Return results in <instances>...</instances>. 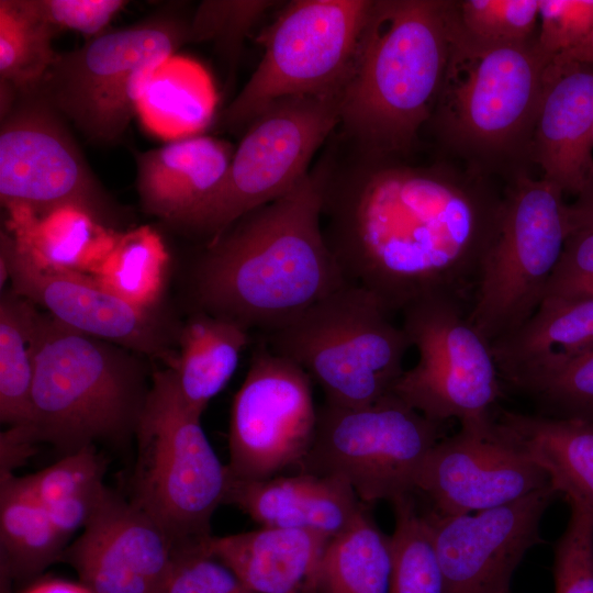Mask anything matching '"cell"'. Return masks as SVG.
Listing matches in <instances>:
<instances>
[{
    "label": "cell",
    "mask_w": 593,
    "mask_h": 593,
    "mask_svg": "<svg viewBox=\"0 0 593 593\" xmlns=\"http://www.w3.org/2000/svg\"><path fill=\"white\" fill-rule=\"evenodd\" d=\"M210 102L200 76L189 60L171 56L154 71L137 114L156 135L178 139L190 136L208 119Z\"/></svg>",
    "instance_id": "obj_33"
},
{
    "label": "cell",
    "mask_w": 593,
    "mask_h": 593,
    "mask_svg": "<svg viewBox=\"0 0 593 593\" xmlns=\"http://www.w3.org/2000/svg\"><path fill=\"white\" fill-rule=\"evenodd\" d=\"M451 0H372L339 93V125L357 152L409 157L441 87Z\"/></svg>",
    "instance_id": "obj_3"
},
{
    "label": "cell",
    "mask_w": 593,
    "mask_h": 593,
    "mask_svg": "<svg viewBox=\"0 0 593 593\" xmlns=\"http://www.w3.org/2000/svg\"><path fill=\"white\" fill-rule=\"evenodd\" d=\"M538 47L551 59L579 44L593 27V0H539Z\"/></svg>",
    "instance_id": "obj_40"
},
{
    "label": "cell",
    "mask_w": 593,
    "mask_h": 593,
    "mask_svg": "<svg viewBox=\"0 0 593 593\" xmlns=\"http://www.w3.org/2000/svg\"><path fill=\"white\" fill-rule=\"evenodd\" d=\"M34 444L21 427H9L0 435V475L11 474L34 454Z\"/></svg>",
    "instance_id": "obj_44"
},
{
    "label": "cell",
    "mask_w": 593,
    "mask_h": 593,
    "mask_svg": "<svg viewBox=\"0 0 593 593\" xmlns=\"http://www.w3.org/2000/svg\"><path fill=\"white\" fill-rule=\"evenodd\" d=\"M190 16L169 4L57 53L36 89L96 145L119 142L156 68L189 40Z\"/></svg>",
    "instance_id": "obj_6"
},
{
    "label": "cell",
    "mask_w": 593,
    "mask_h": 593,
    "mask_svg": "<svg viewBox=\"0 0 593 593\" xmlns=\"http://www.w3.org/2000/svg\"><path fill=\"white\" fill-rule=\"evenodd\" d=\"M164 593H255L200 547L176 552Z\"/></svg>",
    "instance_id": "obj_41"
},
{
    "label": "cell",
    "mask_w": 593,
    "mask_h": 593,
    "mask_svg": "<svg viewBox=\"0 0 593 593\" xmlns=\"http://www.w3.org/2000/svg\"><path fill=\"white\" fill-rule=\"evenodd\" d=\"M0 282L69 328L120 345L136 354L175 360L180 325L170 327L156 311L134 306L92 277L51 267L14 235L0 234Z\"/></svg>",
    "instance_id": "obj_16"
},
{
    "label": "cell",
    "mask_w": 593,
    "mask_h": 593,
    "mask_svg": "<svg viewBox=\"0 0 593 593\" xmlns=\"http://www.w3.org/2000/svg\"><path fill=\"white\" fill-rule=\"evenodd\" d=\"M569 235L578 231H593V181L571 204H566Z\"/></svg>",
    "instance_id": "obj_45"
},
{
    "label": "cell",
    "mask_w": 593,
    "mask_h": 593,
    "mask_svg": "<svg viewBox=\"0 0 593 593\" xmlns=\"http://www.w3.org/2000/svg\"><path fill=\"white\" fill-rule=\"evenodd\" d=\"M593 347V295L545 298L532 316L491 350L500 377L513 385L551 360Z\"/></svg>",
    "instance_id": "obj_25"
},
{
    "label": "cell",
    "mask_w": 593,
    "mask_h": 593,
    "mask_svg": "<svg viewBox=\"0 0 593 593\" xmlns=\"http://www.w3.org/2000/svg\"><path fill=\"white\" fill-rule=\"evenodd\" d=\"M322 204L321 164L208 239L189 275L192 309L266 334L345 286L323 234Z\"/></svg>",
    "instance_id": "obj_2"
},
{
    "label": "cell",
    "mask_w": 593,
    "mask_h": 593,
    "mask_svg": "<svg viewBox=\"0 0 593 593\" xmlns=\"http://www.w3.org/2000/svg\"><path fill=\"white\" fill-rule=\"evenodd\" d=\"M32 414L34 444L63 456L134 436L152 379L134 351L67 327L38 312Z\"/></svg>",
    "instance_id": "obj_5"
},
{
    "label": "cell",
    "mask_w": 593,
    "mask_h": 593,
    "mask_svg": "<svg viewBox=\"0 0 593 593\" xmlns=\"http://www.w3.org/2000/svg\"><path fill=\"white\" fill-rule=\"evenodd\" d=\"M22 593H92L82 583H74L61 579H49L37 582Z\"/></svg>",
    "instance_id": "obj_47"
},
{
    "label": "cell",
    "mask_w": 593,
    "mask_h": 593,
    "mask_svg": "<svg viewBox=\"0 0 593 593\" xmlns=\"http://www.w3.org/2000/svg\"><path fill=\"white\" fill-rule=\"evenodd\" d=\"M105 467L96 445H89L23 480L52 522L71 537L96 517L113 492L104 484Z\"/></svg>",
    "instance_id": "obj_28"
},
{
    "label": "cell",
    "mask_w": 593,
    "mask_h": 593,
    "mask_svg": "<svg viewBox=\"0 0 593 593\" xmlns=\"http://www.w3.org/2000/svg\"><path fill=\"white\" fill-rule=\"evenodd\" d=\"M457 29L483 46L524 44L537 38L539 0H452Z\"/></svg>",
    "instance_id": "obj_37"
},
{
    "label": "cell",
    "mask_w": 593,
    "mask_h": 593,
    "mask_svg": "<svg viewBox=\"0 0 593 593\" xmlns=\"http://www.w3.org/2000/svg\"><path fill=\"white\" fill-rule=\"evenodd\" d=\"M331 540L304 530L260 527L212 535L200 548L255 593H320L322 563Z\"/></svg>",
    "instance_id": "obj_23"
},
{
    "label": "cell",
    "mask_w": 593,
    "mask_h": 593,
    "mask_svg": "<svg viewBox=\"0 0 593 593\" xmlns=\"http://www.w3.org/2000/svg\"><path fill=\"white\" fill-rule=\"evenodd\" d=\"M357 155L344 172L322 165V228L345 282L392 313L474 288L501 219L494 178L460 163Z\"/></svg>",
    "instance_id": "obj_1"
},
{
    "label": "cell",
    "mask_w": 593,
    "mask_h": 593,
    "mask_svg": "<svg viewBox=\"0 0 593 593\" xmlns=\"http://www.w3.org/2000/svg\"><path fill=\"white\" fill-rule=\"evenodd\" d=\"M402 328L417 350L392 393L429 419L489 426L501 395L491 344L465 316L459 299L434 294L402 310Z\"/></svg>",
    "instance_id": "obj_13"
},
{
    "label": "cell",
    "mask_w": 593,
    "mask_h": 593,
    "mask_svg": "<svg viewBox=\"0 0 593 593\" xmlns=\"http://www.w3.org/2000/svg\"><path fill=\"white\" fill-rule=\"evenodd\" d=\"M391 571V537L365 508L349 529L328 544L320 593H389Z\"/></svg>",
    "instance_id": "obj_30"
},
{
    "label": "cell",
    "mask_w": 593,
    "mask_h": 593,
    "mask_svg": "<svg viewBox=\"0 0 593 593\" xmlns=\"http://www.w3.org/2000/svg\"><path fill=\"white\" fill-rule=\"evenodd\" d=\"M249 333L233 321L198 309H192L180 324L176 358L167 369L190 411L201 416L209 402L226 387L250 342Z\"/></svg>",
    "instance_id": "obj_26"
},
{
    "label": "cell",
    "mask_w": 593,
    "mask_h": 593,
    "mask_svg": "<svg viewBox=\"0 0 593 593\" xmlns=\"http://www.w3.org/2000/svg\"><path fill=\"white\" fill-rule=\"evenodd\" d=\"M371 292L345 284L259 338L315 381L325 402L355 407L392 392L410 339Z\"/></svg>",
    "instance_id": "obj_7"
},
{
    "label": "cell",
    "mask_w": 593,
    "mask_h": 593,
    "mask_svg": "<svg viewBox=\"0 0 593 593\" xmlns=\"http://www.w3.org/2000/svg\"><path fill=\"white\" fill-rule=\"evenodd\" d=\"M497 429L548 475L569 505L593 513V423L497 407Z\"/></svg>",
    "instance_id": "obj_24"
},
{
    "label": "cell",
    "mask_w": 593,
    "mask_h": 593,
    "mask_svg": "<svg viewBox=\"0 0 593 593\" xmlns=\"http://www.w3.org/2000/svg\"><path fill=\"white\" fill-rule=\"evenodd\" d=\"M38 311L12 289L0 300V421L26 427L32 414L34 335Z\"/></svg>",
    "instance_id": "obj_31"
},
{
    "label": "cell",
    "mask_w": 593,
    "mask_h": 593,
    "mask_svg": "<svg viewBox=\"0 0 593 593\" xmlns=\"http://www.w3.org/2000/svg\"><path fill=\"white\" fill-rule=\"evenodd\" d=\"M69 538L52 522L23 477L0 475V572L5 590L59 562Z\"/></svg>",
    "instance_id": "obj_27"
},
{
    "label": "cell",
    "mask_w": 593,
    "mask_h": 593,
    "mask_svg": "<svg viewBox=\"0 0 593 593\" xmlns=\"http://www.w3.org/2000/svg\"><path fill=\"white\" fill-rule=\"evenodd\" d=\"M583 295H593V231H578L567 237L542 299Z\"/></svg>",
    "instance_id": "obj_43"
},
{
    "label": "cell",
    "mask_w": 593,
    "mask_h": 593,
    "mask_svg": "<svg viewBox=\"0 0 593 593\" xmlns=\"http://www.w3.org/2000/svg\"><path fill=\"white\" fill-rule=\"evenodd\" d=\"M10 215V233L35 257L51 267L78 273L93 272L121 233L74 209L42 219L24 211H11Z\"/></svg>",
    "instance_id": "obj_29"
},
{
    "label": "cell",
    "mask_w": 593,
    "mask_h": 593,
    "mask_svg": "<svg viewBox=\"0 0 593 593\" xmlns=\"http://www.w3.org/2000/svg\"><path fill=\"white\" fill-rule=\"evenodd\" d=\"M0 199L42 219L74 209L120 232L128 219L90 168L67 120L36 89L0 113Z\"/></svg>",
    "instance_id": "obj_12"
},
{
    "label": "cell",
    "mask_w": 593,
    "mask_h": 593,
    "mask_svg": "<svg viewBox=\"0 0 593 593\" xmlns=\"http://www.w3.org/2000/svg\"><path fill=\"white\" fill-rule=\"evenodd\" d=\"M37 13L58 31L66 29L89 37L108 30L125 0H32Z\"/></svg>",
    "instance_id": "obj_42"
},
{
    "label": "cell",
    "mask_w": 593,
    "mask_h": 593,
    "mask_svg": "<svg viewBox=\"0 0 593 593\" xmlns=\"http://www.w3.org/2000/svg\"><path fill=\"white\" fill-rule=\"evenodd\" d=\"M551 58L537 38L483 46L465 37L450 7V41L430 127L440 147L468 169L505 181L529 174L544 79Z\"/></svg>",
    "instance_id": "obj_4"
},
{
    "label": "cell",
    "mask_w": 593,
    "mask_h": 593,
    "mask_svg": "<svg viewBox=\"0 0 593 593\" xmlns=\"http://www.w3.org/2000/svg\"><path fill=\"white\" fill-rule=\"evenodd\" d=\"M542 179L579 195L593 181V65L550 61L530 148Z\"/></svg>",
    "instance_id": "obj_20"
},
{
    "label": "cell",
    "mask_w": 593,
    "mask_h": 593,
    "mask_svg": "<svg viewBox=\"0 0 593 593\" xmlns=\"http://www.w3.org/2000/svg\"><path fill=\"white\" fill-rule=\"evenodd\" d=\"M395 525L391 537L389 593H443V581L424 513L414 495L391 503Z\"/></svg>",
    "instance_id": "obj_35"
},
{
    "label": "cell",
    "mask_w": 593,
    "mask_h": 593,
    "mask_svg": "<svg viewBox=\"0 0 593 593\" xmlns=\"http://www.w3.org/2000/svg\"><path fill=\"white\" fill-rule=\"evenodd\" d=\"M567 527L555 545L556 593H593V513L570 505Z\"/></svg>",
    "instance_id": "obj_39"
},
{
    "label": "cell",
    "mask_w": 593,
    "mask_h": 593,
    "mask_svg": "<svg viewBox=\"0 0 593 593\" xmlns=\"http://www.w3.org/2000/svg\"><path fill=\"white\" fill-rule=\"evenodd\" d=\"M176 552L158 523L113 491L59 562L74 568L92 593H164Z\"/></svg>",
    "instance_id": "obj_19"
},
{
    "label": "cell",
    "mask_w": 593,
    "mask_h": 593,
    "mask_svg": "<svg viewBox=\"0 0 593 593\" xmlns=\"http://www.w3.org/2000/svg\"><path fill=\"white\" fill-rule=\"evenodd\" d=\"M562 195L527 172L506 181L497 233L467 315L490 344L518 328L544 298L569 236Z\"/></svg>",
    "instance_id": "obj_9"
},
{
    "label": "cell",
    "mask_w": 593,
    "mask_h": 593,
    "mask_svg": "<svg viewBox=\"0 0 593 593\" xmlns=\"http://www.w3.org/2000/svg\"><path fill=\"white\" fill-rule=\"evenodd\" d=\"M551 61L558 64L575 63L593 65V27L579 44L553 57Z\"/></svg>",
    "instance_id": "obj_46"
},
{
    "label": "cell",
    "mask_w": 593,
    "mask_h": 593,
    "mask_svg": "<svg viewBox=\"0 0 593 593\" xmlns=\"http://www.w3.org/2000/svg\"><path fill=\"white\" fill-rule=\"evenodd\" d=\"M234 149L219 138L190 135L135 153L143 211L181 230L220 188Z\"/></svg>",
    "instance_id": "obj_22"
},
{
    "label": "cell",
    "mask_w": 593,
    "mask_h": 593,
    "mask_svg": "<svg viewBox=\"0 0 593 593\" xmlns=\"http://www.w3.org/2000/svg\"><path fill=\"white\" fill-rule=\"evenodd\" d=\"M168 254L160 236L141 226L120 233L92 278L136 307L155 311L161 298Z\"/></svg>",
    "instance_id": "obj_32"
},
{
    "label": "cell",
    "mask_w": 593,
    "mask_h": 593,
    "mask_svg": "<svg viewBox=\"0 0 593 593\" xmlns=\"http://www.w3.org/2000/svg\"><path fill=\"white\" fill-rule=\"evenodd\" d=\"M446 435V423L427 418L394 393L361 406L327 402L317 409L312 446L301 472L344 479L370 505L414 495L423 467Z\"/></svg>",
    "instance_id": "obj_10"
},
{
    "label": "cell",
    "mask_w": 593,
    "mask_h": 593,
    "mask_svg": "<svg viewBox=\"0 0 593 593\" xmlns=\"http://www.w3.org/2000/svg\"><path fill=\"white\" fill-rule=\"evenodd\" d=\"M316 424L310 376L260 340L232 404L228 474L255 481L298 467Z\"/></svg>",
    "instance_id": "obj_15"
},
{
    "label": "cell",
    "mask_w": 593,
    "mask_h": 593,
    "mask_svg": "<svg viewBox=\"0 0 593 593\" xmlns=\"http://www.w3.org/2000/svg\"><path fill=\"white\" fill-rule=\"evenodd\" d=\"M558 494L551 485L515 502L469 514L424 512L443 593H507L513 572L541 541L542 515Z\"/></svg>",
    "instance_id": "obj_17"
},
{
    "label": "cell",
    "mask_w": 593,
    "mask_h": 593,
    "mask_svg": "<svg viewBox=\"0 0 593 593\" xmlns=\"http://www.w3.org/2000/svg\"><path fill=\"white\" fill-rule=\"evenodd\" d=\"M372 0H293L258 38L264 55L222 114L225 127L248 126L277 100L340 93Z\"/></svg>",
    "instance_id": "obj_11"
},
{
    "label": "cell",
    "mask_w": 593,
    "mask_h": 593,
    "mask_svg": "<svg viewBox=\"0 0 593 593\" xmlns=\"http://www.w3.org/2000/svg\"><path fill=\"white\" fill-rule=\"evenodd\" d=\"M550 485L546 472L512 444L493 422L460 427L432 449L417 492L448 515L502 506Z\"/></svg>",
    "instance_id": "obj_18"
},
{
    "label": "cell",
    "mask_w": 593,
    "mask_h": 593,
    "mask_svg": "<svg viewBox=\"0 0 593 593\" xmlns=\"http://www.w3.org/2000/svg\"><path fill=\"white\" fill-rule=\"evenodd\" d=\"M507 593H510V592H507Z\"/></svg>",
    "instance_id": "obj_48"
},
{
    "label": "cell",
    "mask_w": 593,
    "mask_h": 593,
    "mask_svg": "<svg viewBox=\"0 0 593 593\" xmlns=\"http://www.w3.org/2000/svg\"><path fill=\"white\" fill-rule=\"evenodd\" d=\"M339 125V93L288 97L245 130L214 195L180 230L212 238L244 214L289 192Z\"/></svg>",
    "instance_id": "obj_14"
},
{
    "label": "cell",
    "mask_w": 593,
    "mask_h": 593,
    "mask_svg": "<svg viewBox=\"0 0 593 593\" xmlns=\"http://www.w3.org/2000/svg\"><path fill=\"white\" fill-rule=\"evenodd\" d=\"M544 415L593 423V347L558 357L517 380Z\"/></svg>",
    "instance_id": "obj_36"
},
{
    "label": "cell",
    "mask_w": 593,
    "mask_h": 593,
    "mask_svg": "<svg viewBox=\"0 0 593 593\" xmlns=\"http://www.w3.org/2000/svg\"><path fill=\"white\" fill-rule=\"evenodd\" d=\"M278 2L270 0H204L190 15V43H212L233 69L245 38Z\"/></svg>",
    "instance_id": "obj_38"
},
{
    "label": "cell",
    "mask_w": 593,
    "mask_h": 593,
    "mask_svg": "<svg viewBox=\"0 0 593 593\" xmlns=\"http://www.w3.org/2000/svg\"><path fill=\"white\" fill-rule=\"evenodd\" d=\"M181 401L168 369L155 370L134 436L136 461L128 499L167 533L176 550L200 547L224 504L228 483L201 425Z\"/></svg>",
    "instance_id": "obj_8"
},
{
    "label": "cell",
    "mask_w": 593,
    "mask_h": 593,
    "mask_svg": "<svg viewBox=\"0 0 593 593\" xmlns=\"http://www.w3.org/2000/svg\"><path fill=\"white\" fill-rule=\"evenodd\" d=\"M57 31L32 0H0V82L20 91L36 88L58 53Z\"/></svg>",
    "instance_id": "obj_34"
},
{
    "label": "cell",
    "mask_w": 593,
    "mask_h": 593,
    "mask_svg": "<svg viewBox=\"0 0 593 593\" xmlns=\"http://www.w3.org/2000/svg\"><path fill=\"white\" fill-rule=\"evenodd\" d=\"M224 504L236 506L261 527L304 530L329 539L349 529L367 508L344 479L301 471L255 481L228 474Z\"/></svg>",
    "instance_id": "obj_21"
}]
</instances>
